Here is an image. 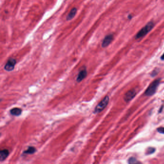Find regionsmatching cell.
<instances>
[{"mask_svg": "<svg viewBox=\"0 0 164 164\" xmlns=\"http://www.w3.org/2000/svg\"><path fill=\"white\" fill-rule=\"evenodd\" d=\"M154 23L152 21L149 22L144 28H142L135 36L136 39H139L143 38L154 27Z\"/></svg>", "mask_w": 164, "mask_h": 164, "instance_id": "1", "label": "cell"}, {"mask_svg": "<svg viewBox=\"0 0 164 164\" xmlns=\"http://www.w3.org/2000/svg\"><path fill=\"white\" fill-rule=\"evenodd\" d=\"M160 82V79L158 78L154 80L150 84L145 92V95L147 96H150L155 94Z\"/></svg>", "mask_w": 164, "mask_h": 164, "instance_id": "2", "label": "cell"}, {"mask_svg": "<svg viewBox=\"0 0 164 164\" xmlns=\"http://www.w3.org/2000/svg\"><path fill=\"white\" fill-rule=\"evenodd\" d=\"M109 102V96H105L104 98L102 99V100L96 105L94 110V113L97 114L104 110L108 104Z\"/></svg>", "mask_w": 164, "mask_h": 164, "instance_id": "3", "label": "cell"}, {"mask_svg": "<svg viewBox=\"0 0 164 164\" xmlns=\"http://www.w3.org/2000/svg\"><path fill=\"white\" fill-rule=\"evenodd\" d=\"M16 63L17 61L15 58H10L4 67V69L8 72L14 70Z\"/></svg>", "mask_w": 164, "mask_h": 164, "instance_id": "4", "label": "cell"}, {"mask_svg": "<svg viewBox=\"0 0 164 164\" xmlns=\"http://www.w3.org/2000/svg\"><path fill=\"white\" fill-rule=\"evenodd\" d=\"M136 91H135L134 89H132V90L127 91L124 95V100L126 102H129L134 98L135 96H136Z\"/></svg>", "mask_w": 164, "mask_h": 164, "instance_id": "5", "label": "cell"}, {"mask_svg": "<svg viewBox=\"0 0 164 164\" xmlns=\"http://www.w3.org/2000/svg\"><path fill=\"white\" fill-rule=\"evenodd\" d=\"M114 38V36L113 34H109L106 36L102 40V46L103 48H105L108 46L112 42Z\"/></svg>", "mask_w": 164, "mask_h": 164, "instance_id": "6", "label": "cell"}, {"mask_svg": "<svg viewBox=\"0 0 164 164\" xmlns=\"http://www.w3.org/2000/svg\"><path fill=\"white\" fill-rule=\"evenodd\" d=\"M87 71L86 69L84 68V69L81 70L78 75L77 78L76 79L77 82H80L82 81V80H83L87 77Z\"/></svg>", "mask_w": 164, "mask_h": 164, "instance_id": "7", "label": "cell"}, {"mask_svg": "<svg viewBox=\"0 0 164 164\" xmlns=\"http://www.w3.org/2000/svg\"><path fill=\"white\" fill-rule=\"evenodd\" d=\"M77 12V8L76 7H74L71 10L70 13H68V15L67 17V21H70L74 18Z\"/></svg>", "mask_w": 164, "mask_h": 164, "instance_id": "8", "label": "cell"}, {"mask_svg": "<svg viewBox=\"0 0 164 164\" xmlns=\"http://www.w3.org/2000/svg\"><path fill=\"white\" fill-rule=\"evenodd\" d=\"M9 151L7 149H3L0 152V160L1 161L4 160L9 155Z\"/></svg>", "mask_w": 164, "mask_h": 164, "instance_id": "9", "label": "cell"}, {"mask_svg": "<svg viewBox=\"0 0 164 164\" xmlns=\"http://www.w3.org/2000/svg\"><path fill=\"white\" fill-rule=\"evenodd\" d=\"M22 112V111L21 109L18 108V107L14 108L10 110L11 114L13 116H19L21 114Z\"/></svg>", "mask_w": 164, "mask_h": 164, "instance_id": "10", "label": "cell"}, {"mask_svg": "<svg viewBox=\"0 0 164 164\" xmlns=\"http://www.w3.org/2000/svg\"><path fill=\"white\" fill-rule=\"evenodd\" d=\"M36 148L34 147L30 146L28 148V149L23 152V154H33L35 153Z\"/></svg>", "mask_w": 164, "mask_h": 164, "instance_id": "11", "label": "cell"}, {"mask_svg": "<svg viewBox=\"0 0 164 164\" xmlns=\"http://www.w3.org/2000/svg\"><path fill=\"white\" fill-rule=\"evenodd\" d=\"M129 164H143L140 161H139V160H138L136 158H135V157H132L129 158Z\"/></svg>", "mask_w": 164, "mask_h": 164, "instance_id": "12", "label": "cell"}, {"mask_svg": "<svg viewBox=\"0 0 164 164\" xmlns=\"http://www.w3.org/2000/svg\"><path fill=\"white\" fill-rule=\"evenodd\" d=\"M155 151V149L154 148L150 147L149 148H148L147 150L146 153L147 154H150L153 153H154V151Z\"/></svg>", "mask_w": 164, "mask_h": 164, "instance_id": "13", "label": "cell"}, {"mask_svg": "<svg viewBox=\"0 0 164 164\" xmlns=\"http://www.w3.org/2000/svg\"><path fill=\"white\" fill-rule=\"evenodd\" d=\"M157 130L158 132L160 133L164 134V127H158Z\"/></svg>", "mask_w": 164, "mask_h": 164, "instance_id": "14", "label": "cell"}, {"mask_svg": "<svg viewBox=\"0 0 164 164\" xmlns=\"http://www.w3.org/2000/svg\"><path fill=\"white\" fill-rule=\"evenodd\" d=\"M161 59L162 60H164V53H163V55L161 56Z\"/></svg>", "mask_w": 164, "mask_h": 164, "instance_id": "15", "label": "cell"}]
</instances>
